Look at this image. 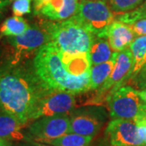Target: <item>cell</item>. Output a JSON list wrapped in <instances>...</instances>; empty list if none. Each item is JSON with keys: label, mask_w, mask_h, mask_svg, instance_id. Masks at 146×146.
Wrapping results in <instances>:
<instances>
[{"label": "cell", "mask_w": 146, "mask_h": 146, "mask_svg": "<svg viewBox=\"0 0 146 146\" xmlns=\"http://www.w3.org/2000/svg\"><path fill=\"white\" fill-rule=\"evenodd\" d=\"M30 25L22 16H11L3 21L0 27V36L13 37L21 35Z\"/></svg>", "instance_id": "cell-19"}, {"label": "cell", "mask_w": 146, "mask_h": 146, "mask_svg": "<svg viewBox=\"0 0 146 146\" xmlns=\"http://www.w3.org/2000/svg\"><path fill=\"white\" fill-rule=\"evenodd\" d=\"M129 81H131V83L136 88L141 89H146V64L136 76L129 79Z\"/></svg>", "instance_id": "cell-23"}, {"label": "cell", "mask_w": 146, "mask_h": 146, "mask_svg": "<svg viewBox=\"0 0 146 146\" xmlns=\"http://www.w3.org/2000/svg\"><path fill=\"white\" fill-rule=\"evenodd\" d=\"M59 55L65 68L72 75L80 76L90 74L92 64L89 52L68 54L59 50Z\"/></svg>", "instance_id": "cell-14"}, {"label": "cell", "mask_w": 146, "mask_h": 146, "mask_svg": "<svg viewBox=\"0 0 146 146\" xmlns=\"http://www.w3.org/2000/svg\"><path fill=\"white\" fill-rule=\"evenodd\" d=\"M25 126L14 115L0 111V137L7 141H26Z\"/></svg>", "instance_id": "cell-15"}, {"label": "cell", "mask_w": 146, "mask_h": 146, "mask_svg": "<svg viewBox=\"0 0 146 146\" xmlns=\"http://www.w3.org/2000/svg\"><path fill=\"white\" fill-rule=\"evenodd\" d=\"M78 6L77 0H50L40 10L38 14L50 21H65L76 14Z\"/></svg>", "instance_id": "cell-13"}, {"label": "cell", "mask_w": 146, "mask_h": 146, "mask_svg": "<svg viewBox=\"0 0 146 146\" xmlns=\"http://www.w3.org/2000/svg\"><path fill=\"white\" fill-rule=\"evenodd\" d=\"M36 75L51 90L77 94L90 90V74L80 76L69 73L52 42L42 46L33 59Z\"/></svg>", "instance_id": "cell-2"}, {"label": "cell", "mask_w": 146, "mask_h": 146, "mask_svg": "<svg viewBox=\"0 0 146 146\" xmlns=\"http://www.w3.org/2000/svg\"><path fill=\"white\" fill-rule=\"evenodd\" d=\"M109 115L113 119L135 121L140 115L144 103L138 95V90L131 86H121L111 90L106 97Z\"/></svg>", "instance_id": "cell-5"}, {"label": "cell", "mask_w": 146, "mask_h": 146, "mask_svg": "<svg viewBox=\"0 0 146 146\" xmlns=\"http://www.w3.org/2000/svg\"><path fill=\"white\" fill-rule=\"evenodd\" d=\"M50 0H34V13L35 14H38L40 10L42 9L44 6L47 3H49Z\"/></svg>", "instance_id": "cell-26"}, {"label": "cell", "mask_w": 146, "mask_h": 146, "mask_svg": "<svg viewBox=\"0 0 146 146\" xmlns=\"http://www.w3.org/2000/svg\"><path fill=\"white\" fill-rule=\"evenodd\" d=\"M108 6L115 16L131 11L141 7L145 0H107Z\"/></svg>", "instance_id": "cell-21"}, {"label": "cell", "mask_w": 146, "mask_h": 146, "mask_svg": "<svg viewBox=\"0 0 146 146\" xmlns=\"http://www.w3.org/2000/svg\"><path fill=\"white\" fill-rule=\"evenodd\" d=\"M138 95L142 100V102L146 104V89H143L141 90H138Z\"/></svg>", "instance_id": "cell-29"}, {"label": "cell", "mask_w": 146, "mask_h": 146, "mask_svg": "<svg viewBox=\"0 0 146 146\" xmlns=\"http://www.w3.org/2000/svg\"><path fill=\"white\" fill-rule=\"evenodd\" d=\"M67 133H70L68 115H52L36 119L32 121L25 131L27 142L53 140Z\"/></svg>", "instance_id": "cell-7"}, {"label": "cell", "mask_w": 146, "mask_h": 146, "mask_svg": "<svg viewBox=\"0 0 146 146\" xmlns=\"http://www.w3.org/2000/svg\"><path fill=\"white\" fill-rule=\"evenodd\" d=\"M73 16L96 36L104 31L115 18L106 0H81Z\"/></svg>", "instance_id": "cell-4"}, {"label": "cell", "mask_w": 146, "mask_h": 146, "mask_svg": "<svg viewBox=\"0 0 146 146\" xmlns=\"http://www.w3.org/2000/svg\"><path fill=\"white\" fill-rule=\"evenodd\" d=\"M9 4V3L7 1V0H0V19L3 14V11H4V9Z\"/></svg>", "instance_id": "cell-28"}, {"label": "cell", "mask_w": 146, "mask_h": 146, "mask_svg": "<svg viewBox=\"0 0 146 146\" xmlns=\"http://www.w3.org/2000/svg\"><path fill=\"white\" fill-rule=\"evenodd\" d=\"M70 132L93 136L97 135L108 118L104 106H88L75 108L69 115Z\"/></svg>", "instance_id": "cell-6"}, {"label": "cell", "mask_w": 146, "mask_h": 146, "mask_svg": "<svg viewBox=\"0 0 146 146\" xmlns=\"http://www.w3.org/2000/svg\"><path fill=\"white\" fill-rule=\"evenodd\" d=\"M1 54H2V52H1V49H0V58H1Z\"/></svg>", "instance_id": "cell-34"}, {"label": "cell", "mask_w": 146, "mask_h": 146, "mask_svg": "<svg viewBox=\"0 0 146 146\" xmlns=\"http://www.w3.org/2000/svg\"><path fill=\"white\" fill-rule=\"evenodd\" d=\"M7 42L13 48L12 63H19L28 54L37 51L42 46L50 42V36L44 27L33 25L21 35L7 37Z\"/></svg>", "instance_id": "cell-8"}, {"label": "cell", "mask_w": 146, "mask_h": 146, "mask_svg": "<svg viewBox=\"0 0 146 146\" xmlns=\"http://www.w3.org/2000/svg\"><path fill=\"white\" fill-rule=\"evenodd\" d=\"M111 50L110 43L106 38H100L95 36L94 42L89 50L92 67L110 60L113 54Z\"/></svg>", "instance_id": "cell-17"}, {"label": "cell", "mask_w": 146, "mask_h": 146, "mask_svg": "<svg viewBox=\"0 0 146 146\" xmlns=\"http://www.w3.org/2000/svg\"><path fill=\"white\" fill-rule=\"evenodd\" d=\"M32 0H14L12 3V12L14 16H23L31 12Z\"/></svg>", "instance_id": "cell-22"}, {"label": "cell", "mask_w": 146, "mask_h": 146, "mask_svg": "<svg viewBox=\"0 0 146 146\" xmlns=\"http://www.w3.org/2000/svg\"><path fill=\"white\" fill-rule=\"evenodd\" d=\"M36 75L32 62L0 65V111L14 115L25 126L39 101L51 92Z\"/></svg>", "instance_id": "cell-1"}, {"label": "cell", "mask_w": 146, "mask_h": 146, "mask_svg": "<svg viewBox=\"0 0 146 146\" xmlns=\"http://www.w3.org/2000/svg\"><path fill=\"white\" fill-rule=\"evenodd\" d=\"M98 37L106 38L114 51L120 52L128 49L135 39V35L128 25L114 21Z\"/></svg>", "instance_id": "cell-12"}, {"label": "cell", "mask_w": 146, "mask_h": 146, "mask_svg": "<svg viewBox=\"0 0 146 146\" xmlns=\"http://www.w3.org/2000/svg\"><path fill=\"white\" fill-rule=\"evenodd\" d=\"M119 52L114 51L110 59L105 62L94 65L90 71V90H96L105 83L108 79L115 66V61Z\"/></svg>", "instance_id": "cell-16"}, {"label": "cell", "mask_w": 146, "mask_h": 146, "mask_svg": "<svg viewBox=\"0 0 146 146\" xmlns=\"http://www.w3.org/2000/svg\"><path fill=\"white\" fill-rule=\"evenodd\" d=\"M45 29L61 51L68 54L89 52L95 35L74 16L65 21L47 23Z\"/></svg>", "instance_id": "cell-3"}, {"label": "cell", "mask_w": 146, "mask_h": 146, "mask_svg": "<svg viewBox=\"0 0 146 146\" xmlns=\"http://www.w3.org/2000/svg\"><path fill=\"white\" fill-rule=\"evenodd\" d=\"M90 1H98V0H90Z\"/></svg>", "instance_id": "cell-35"}, {"label": "cell", "mask_w": 146, "mask_h": 146, "mask_svg": "<svg viewBox=\"0 0 146 146\" xmlns=\"http://www.w3.org/2000/svg\"><path fill=\"white\" fill-rule=\"evenodd\" d=\"M29 146H53L50 145H47L42 142H36V141H29Z\"/></svg>", "instance_id": "cell-30"}, {"label": "cell", "mask_w": 146, "mask_h": 146, "mask_svg": "<svg viewBox=\"0 0 146 146\" xmlns=\"http://www.w3.org/2000/svg\"><path fill=\"white\" fill-rule=\"evenodd\" d=\"M93 136H82L70 132L53 140H46L38 142L53 146H89L93 141Z\"/></svg>", "instance_id": "cell-20"}, {"label": "cell", "mask_w": 146, "mask_h": 146, "mask_svg": "<svg viewBox=\"0 0 146 146\" xmlns=\"http://www.w3.org/2000/svg\"><path fill=\"white\" fill-rule=\"evenodd\" d=\"M133 58L130 49H127L118 54L115 66L108 79L101 86L98 93V97L102 96L109 90L119 89L122 84L131 78Z\"/></svg>", "instance_id": "cell-11"}, {"label": "cell", "mask_w": 146, "mask_h": 146, "mask_svg": "<svg viewBox=\"0 0 146 146\" xmlns=\"http://www.w3.org/2000/svg\"><path fill=\"white\" fill-rule=\"evenodd\" d=\"M137 122H142V123H145V124H146V118H145V119H142V120H139V121H136V122H135V123H137Z\"/></svg>", "instance_id": "cell-32"}, {"label": "cell", "mask_w": 146, "mask_h": 146, "mask_svg": "<svg viewBox=\"0 0 146 146\" xmlns=\"http://www.w3.org/2000/svg\"><path fill=\"white\" fill-rule=\"evenodd\" d=\"M75 108V94L53 90L39 101L32 116V121L46 116L69 115Z\"/></svg>", "instance_id": "cell-9"}, {"label": "cell", "mask_w": 146, "mask_h": 146, "mask_svg": "<svg viewBox=\"0 0 146 146\" xmlns=\"http://www.w3.org/2000/svg\"><path fill=\"white\" fill-rule=\"evenodd\" d=\"M146 118V104L143 103L142 106H141V112H140V115L139 116L136 118L134 122H136V121H139V120H142Z\"/></svg>", "instance_id": "cell-27"}, {"label": "cell", "mask_w": 146, "mask_h": 146, "mask_svg": "<svg viewBox=\"0 0 146 146\" xmlns=\"http://www.w3.org/2000/svg\"><path fill=\"white\" fill-rule=\"evenodd\" d=\"M111 146H146L138 133V127L131 119H113L105 131Z\"/></svg>", "instance_id": "cell-10"}, {"label": "cell", "mask_w": 146, "mask_h": 146, "mask_svg": "<svg viewBox=\"0 0 146 146\" xmlns=\"http://www.w3.org/2000/svg\"><path fill=\"white\" fill-rule=\"evenodd\" d=\"M136 123L138 127L139 136L141 138V140L144 141V143L146 145V124L142 123V122H137Z\"/></svg>", "instance_id": "cell-25"}, {"label": "cell", "mask_w": 146, "mask_h": 146, "mask_svg": "<svg viewBox=\"0 0 146 146\" xmlns=\"http://www.w3.org/2000/svg\"><path fill=\"white\" fill-rule=\"evenodd\" d=\"M130 50L132 54L133 64L131 78L136 76L146 64V36H138L131 44Z\"/></svg>", "instance_id": "cell-18"}, {"label": "cell", "mask_w": 146, "mask_h": 146, "mask_svg": "<svg viewBox=\"0 0 146 146\" xmlns=\"http://www.w3.org/2000/svg\"><path fill=\"white\" fill-rule=\"evenodd\" d=\"M0 146H12V142L0 137Z\"/></svg>", "instance_id": "cell-31"}, {"label": "cell", "mask_w": 146, "mask_h": 146, "mask_svg": "<svg viewBox=\"0 0 146 146\" xmlns=\"http://www.w3.org/2000/svg\"><path fill=\"white\" fill-rule=\"evenodd\" d=\"M7 2H8L9 3H11V1H12V0H7Z\"/></svg>", "instance_id": "cell-33"}, {"label": "cell", "mask_w": 146, "mask_h": 146, "mask_svg": "<svg viewBox=\"0 0 146 146\" xmlns=\"http://www.w3.org/2000/svg\"><path fill=\"white\" fill-rule=\"evenodd\" d=\"M128 26L135 36H146V18L139 20Z\"/></svg>", "instance_id": "cell-24"}, {"label": "cell", "mask_w": 146, "mask_h": 146, "mask_svg": "<svg viewBox=\"0 0 146 146\" xmlns=\"http://www.w3.org/2000/svg\"><path fill=\"white\" fill-rule=\"evenodd\" d=\"M77 1H81V0H77Z\"/></svg>", "instance_id": "cell-36"}]
</instances>
